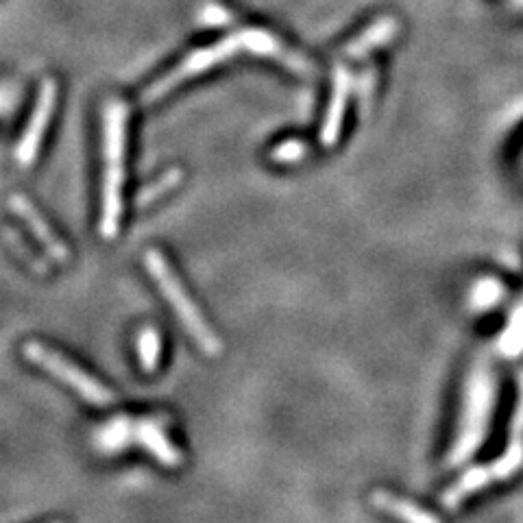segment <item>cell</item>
I'll return each mask as SVG.
<instances>
[{
    "label": "cell",
    "instance_id": "cell-3",
    "mask_svg": "<svg viewBox=\"0 0 523 523\" xmlns=\"http://www.w3.org/2000/svg\"><path fill=\"white\" fill-rule=\"evenodd\" d=\"M144 266H147V271L153 277L155 286L162 290V295L170 303V308L175 310L181 325L186 327V332L190 334L194 343L199 345L203 354L212 356V358L221 354V347H223L221 340H218V336L214 334L208 321L203 319L201 310L197 308V303L192 301V297L186 293V288L179 282V277L173 273V269H170L164 253L157 249H149L147 253H144Z\"/></svg>",
    "mask_w": 523,
    "mask_h": 523
},
{
    "label": "cell",
    "instance_id": "cell-4",
    "mask_svg": "<svg viewBox=\"0 0 523 523\" xmlns=\"http://www.w3.org/2000/svg\"><path fill=\"white\" fill-rule=\"evenodd\" d=\"M22 354L31 364H35V367L44 369L46 373L57 377L59 382L70 386L72 391L79 393L85 401H88V404L99 406V408L114 406L116 395L109 391L105 384H101L90 373L79 369L75 362H70L62 354H57L55 349L38 343V340H29V343H24Z\"/></svg>",
    "mask_w": 523,
    "mask_h": 523
},
{
    "label": "cell",
    "instance_id": "cell-2",
    "mask_svg": "<svg viewBox=\"0 0 523 523\" xmlns=\"http://www.w3.org/2000/svg\"><path fill=\"white\" fill-rule=\"evenodd\" d=\"M127 118L129 109L123 101H109L103 109V201H101V236L112 240L123 218L125 153H127Z\"/></svg>",
    "mask_w": 523,
    "mask_h": 523
},
{
    "label": "cell",
    "instance_id": "cell-16",
    "mask_svg": "<svg viewBox=\"0 0 523 523\" xmlns=\"http://www.w3.org/2000/svg\"><path fill=\"white\" fill-rule=\"evenodd\" d=\"M310 153V147L303 140H286L282 144H277V147L271 151L269 160L273 164H282V166H288V164H297V162H303Z\"/></svg>",
    "mask_w": 523,
    "mask_h": 523
},
{
    "label": "cell",
    "instance_id": "cell-9",
    "mask_svg": "<svg viewBox=\"0 0 523 523\" xmlns=\"http://www.w3.org/2000/svg\"><path fill=\"white\" fill-rule=\"evenodd\" d=\"M399 29L401 27H399L397 18L380 16L375 22H371L369 27L358 35V38H354L349 44L343 46L340 57L349 59V62L367 57L371 51H375V48H382L386 44H391L397 38Z\"/></svg>",
    "mask_w": 523,
    "mask_h": 523
},
{
    "label": "cell",
    "instance_id": "cell-1",
    "mask_svg": "<svg viewBox=\"0 0 523 523\" xmlns=\"http://www.w3.org/2000/svg\"><path fill=\"white\" fill-rule=\"evenodd\" d=\"M497 404V375L489 360H478L467 373L462 393L460 421L456 439L449 447L447 467H460L482 447L491 430L493 410Z\"/></svg>",
    "mask_w": 523,
    "mask_h": 523
},
{
    "label": "cell",
    "instance_id": "cell-5",
    "mask_svg": "<svg viewBox=\"0 0 523 523\" xmlns=\"http://www.w3.org/2000/svg\"><path fill=\"white\" fill-rule=\"evenodd\" d=\"M242 51H245V35H242V31H238V33L231 35V38H225V40L216 42L212 46L199 48V51L190 53L186 59H181V64L175 66L170 72H166L164 77H160L155 83H151L149 88L144 90L142 101L144 103L160 101L162 96H166L168 92H173L179 83L203 75V72H208L214 66L227 62V59H231Z\"/></svg>",
    "mask_w": 523,
    "mask_h": 523
},
{
    "label": "cell",
    "instance_id": "cell-15",
    "mask_svg": "<svg viewBox=\"0 0 523 523\" xmlns=\"http://www.w3.org/2000/svg\"><path fill=\"white\" fill-rule=\"evenodd\" d=\"M502 297H504V286L493 277H484L471 290V306L478 312L489 310L497 306V303L502 301Z\"/></svg>",
    "mask_w": 523,
    "mask_h": 523
},
{
    "label": "cell",
    "instance_id": "cell-10",
    "mask_svg": "<svg viewBox=\"0 0 523 523\" xmlns=\"http://www.w3.org/2000/svg\"><path fill=\"white\" fill-rule=\"evenodd\" d=\"M133 439L142 447H147V452L155 460H160L164 467H179L184 462V454L168 441L164 428L157 421L144 419L138 425H133Z\"/></svg>",
    "mask_w": 523,
    "mask_h": 523
},
{
    "label": "cell",
    "instance_id": "cell-8",
    "mask_svg": "<svg viewBox=\"0 0 523 523\" xmlns=\"http://www.w3.org/2000/svg\"><path fill=\"white\" fill-rule=\"evenodd\" d=\"M354 79H351V72L345 66H338L334 70V81H332V96L330 105H327L325 120L321 127V144L325 149L336 147V142L340 140V133H343V123H345V112L349 103V92L354 88Z\"/></svg>",
    "mask_w": 523,
    "mask_h": 523
},
{
    "label": "cell",
    "instance_id": "cell-18",
    "mask_svg": "<svg viewBox=\"0 0 523 523\" xmlns=\"http://www.w3.org/2000/svg\"><path fill=\"white\" fill-rule=\"evenodd\" d=\"M199 18L205 22V24H210V27H225V24L231 22V14L221 7V5H216V3H210V5H205L201 9V14Z\"/></svg>",
    "mask_w": 523,
    "mask_h": 523
},
{
    "label": "cell",
    "instance_id": "cell-6",
    "mask_svg": "<svg viewBox=\"0 0 523 523\" xmlns=\"http://www.w3.org/2000/svg\"><path fill=\"white\" fill-rule=\"evenodd\" d=\"M55 105H57V83L55 79H44L38 101H35V107L29 118V125L24 129L16 147V162L22 168H31L35 160H38L46 127L55 114Z\"/></svg>",
    "mask_w": 523,
    "mask_h": 523
},
{
    "label": "cell",
    "instance_id": "cell-12",
    "mask_svg": "<svg viewBox=\"0 0 523 523\" xmlns=\"http://www.w3.org/2000/svg\"><path fill=\"white\" fill-rule=\"evenodd\" d=\"M497 351L504 358H517L523 354V299L510 314V321L504 327L502 336L497 338Z\"/></svg>",
    "mask_w": 523,
    "mask_h": 523
},
{
    "label": "cell",
    "instance_id": "cell-19",
    "mask_svg": "<svg viewBox=\"0 0 523 523\" xmlns=\"http://www.w3.org/2000/svg\"><path fill=\"white\" fill-rule=\"evenodd\" d=\"M508 5L519 9V11H523V0H508Z\"/></svg>",
    "mask_w": 523,
    "mask_h": 523
},
{
    "label": "cell",
    "instance_id": "cell-13",
    "mask_svg": "<svg viewBox=\"0 0 523 523\" xmlns=\"http://www.w3.org/2000/svg\"><path fill=\"white\" fill-rule=\"evenodd\" d=\"M136 347H138V358L142 369L147 373H155L157 367H160V358H162V336L155 330L153 325L142 327L136 338Z\"/></svg>",
    "mask_w": 523,
    "mask_h": 523
},
{
    "label": "cell",
    "instance_id": "cell-17",
    "mask_svg": "<svg viewBox=\"0 0 523 523\" xmlns=\"http://www.w3.org/2000/svg\"><path fill=\"white\" fill-rule=\"evenodd\" d=\"M375 85H377V72H375V66L364 68V70L360 72L358 81H356V88H358V101H360L362 114H369L371 101H373V94H375Z\"/></svg>",
    "mask_w": 523,
    "mask_h": 523
},
{
    "label": "cell",
    "instance_id": "cell-11",
    "mask_svg": "<svg viewBox=\"0 0 523 523\" xmlns=\"http://www.w3.org/2000/svg\"><path fill=\"white\" fill-rule=\"evenodd\" d=\"M371 502L375 508H380V510H384V513L393 515L397 519L412 521V523H439V517L436 515L428 513V510H423L415 502L404 500V497H397L388 491H375L371 495Z\"/></svg>",
    "mask_w": 523,
    "mask_h": 523
},
{
    "label": "cell",
    "instance_id": "cell-14",
    "mask_svg": "<svg viewBox=\"0 0 523 523\" xmlns=\"http://www.w3.org/2000/svg\"><path fill=\"white\" fill-rule=\"evenodd\" d=\"M181 179H184V173H181L179 168H170L168 173H164L160 179L151 181L149 186H144V188L138 192L136 205H138V208H149V205L160 201L166 192L175 190V188L181 184Z\"/></svg>",
    "mask_w": 523,
    "mask_h": 523
},
{
    "label": "cell",
    "instance_id": "cell-7",
    "mask_svg": "<svg viewBox=\"0 0 523 523\" xmlns=\"http://www.w3.org/2000/svg\"><path fill=\"white\" fill-rule=\"evenodd\" d=\"M9 208L18 218H22L24 225H27L31 229V234L42 242V247L46 249V253L51 255L55 262H59V264L68 262L70 251L66 247V242L55 234L53 227L48 225L46 218L40 214V210L35 208V205L27 197L14 194V197L9 199Z\"/></svg>",
    "mask_w": 523,
    "mask_h": 523
}]
</instances>
